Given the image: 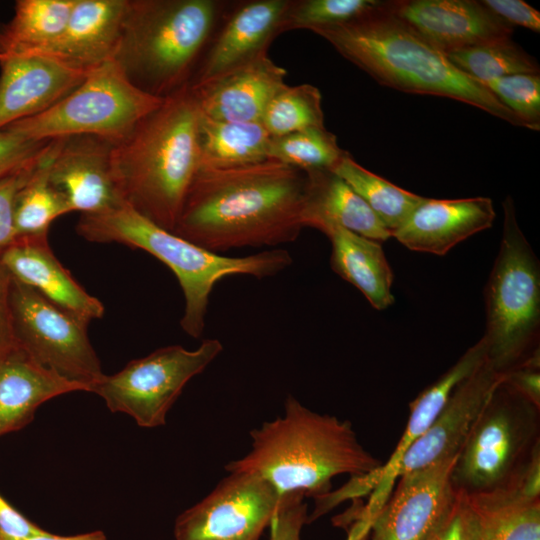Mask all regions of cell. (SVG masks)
Here are the masks:
<instances>
[{
	"mask_svg": "<svg viewBox=\"0 0 540 540\" xmlns=\"http://www.w3.org/2000/svg\"><path fill=\"white\" fill-rule=\"evenodd\" d=\"M307 194V173L272 159L200 168L172 232L218 254L290 243L305 227Z\"/></svg>",
	"mask_w": 540,
	"mask_h": 540,
	"instance_id": "6da1fadb",
	"label": "cell"
},
{
	"mask_svg": "<svg viewBox=\"0 0 540 540\" xmlns=\"http://www.w3.org/2000/svg\"><path fill=\"white\" fill-rule=\"evenodd\" d=\"M348 61L384 86L414 94L457 100L512 125L521 121L486 87L459 70L382 3L345 24L311 30Z\"/></svg>",
	"mask_w": 540,
	"mask_h": 540,
	"instance_id": "7a4b0ae2",
	"label": "cell"
},
{
	"mask_svg": "<svg viewBox=\"0 0 540 540\" xmlns=\"http://www.w3.org/2000/svg\"><path fill=\"white\" fill-rule=\"evenodd\" d=\"M201 112L190 83L164 98L111 152L121 200L173 231L200 166Z\"/></svg>",
	"mask_w": 540,
	"mask_h": 540,
	"instance_id": "3957f363",
	"label": "cell"
},
{
	"mask_svg": "<svg viewBox=\"0 0 540 540\" xmlns=\"http://www.w3.org/2000/svg\"><path fill=\"white\" fill-rule=\"evenodd\" d=\"M251 450L225 466L253 473L281 495L319 497L341 474L365 476L383 465L358 441L352 423L316 413L289 395L284 413L250 431Z\"/></svg>",
	"mask_w": 540,
	"mask_h": 540,
	"instance_id": "277c9868",
	"label": "cell"
},
{
	"mask_svg": "<svg viewBox=\"0 0 540 540\" xmlns=\"http://www.w3.org/2000/svg\"><path fill=\"white\" fill-rule=\"evenodd\" d=\"M75 229L90 242L120 243L144 250L164 263L175 274L184 295L181 328L193 338L204 331L210 294L218 281L232 275L272 277L293 263L285 249L240 257L208 251L158 226L125 203L81 214Z\"/></svg>",
	"mask_w": 540,
	"mask_h": 540,
	"instance_id": "5b68a950",
	"label": "cell"
},
{
	"mask_svg": "<svg viewBox=\"0 0 540 540\" xmlns=\"http://www.w3.org/2000/svg\"><path fill=\"white\" fill-rule=\"evenodd\" d=\"M220 8L214 0H127L113 60L135 87L166 98L190 83Z\"/></svg>",
	"mask_w": 540,
	"mask_h": 540,
	"instance_id": "8992f818",
	"label": "cell"
},
{
	"mask_svg": "<svg viewBox=\"0 0 540 540\" xmlns=\"http://www.w3.org/2000/svg\"><path fill=\"white\" fill-rule=\"evenodd\" d=\"M539 475L540 407L501 380L456 457L452 486L467 496L540 495Z\"/></svg>",
	"mask_w": 540,
	"mask_h": 540,
	"instance_id": "52a82bcc",
	"label": "cell"
},
{
	"mask_svg": "<svg viewBox=\"0 0 540 540\" xmlns=\"http://www.w3.org/2000/svg\"><path fill=\"white\" fill-rule=\"evenodd\" d=\"M500 247L485 290L486 360L504 374L539 349L540 263L521 230L512 197L502 203Z\"/></svg>",
	"mask_w": 540,
	"mask_h": 540,
	"instance_id": "ba28073f",
	"label": "cell"
},
{
	"mask_svg": "<svg viewBox=\"0 0 540 540\" xmlns=\"http://www.w3.org/2000/svg\"><path fill=\"white\" fill-rule=\"evenodd\" d=\"M163 100L135 87L110 60L50 108L3 129L37 142L93 135L116 144Z\"/></svg>",
	"mask_w": 540,
	"mask_h": 540,
	"instance_id": "9c48e42d",
	"label": "cell"
},
{
	"mask_svg": "<svg viewBox=\"0 0 540 540\" xmlns=\"http://www.w3.org/2000/svg\"><path fill=\"white\" fill-rule=\"evenodd\" d=\"M222 351V343L214 338L194 350L165 346L131 360L117 373L104 374L90 392L100 396L111 412L129 415L140 427L162 426L185 385Z\"/></svg>",
	"mask_w": 540,
	"mask_h": 540,
	"instance_id": "30bf717a",
	"label": "cell"
},
{
	"mask_svg": "<svg viewBox=\"0 0 540 540\" xmlns=\"http://www.w3.org/2000/svg\"><path fill=\"white\" fill-rule=\"evenodd\" d=\"M10 303L17 345L41 366L90 392L104 373L88 323L13 277Z\"/></svg>",
	"mask_w": 540,
	"mask_h": 540,
	"instance_id": "8fae6325",
	"label": "cell"
},
{
	"mask_svg": "<svg viewBox=\"0 0 540 540\" xmlns=\"http://www.w3.org/2000/svg\"><path fill=\"white\" fill-rule=\"evenodd\" d=\"M282 496L260 476L229 472L175 520V540H259Z\"/></svg>",
	"mask_w": 540,
	"mask_h": 540,
	"instance_id": "7c38bea8",
	"label": "cell"
},
{
	"mask_svg": "<svg viewBox=\"0 0 540 540\" xmlns=\"http://www.w3.org/2000/svg\"><path fill=\"white\" fill-rule=\"evenodd\" d=\"M456 457L398 476L392 496L372 520L371 540H427L455 501L451 473Z\"/></svg>",
	"mask_w": 540,
	"mask_h": 540,
	"instance_id": "4fadbf2b",
	"label": "cell"
},
{
	"mask_svg": "<svg viewBox=\"0 0 540 540\" xmlns=\"http://www.w3.org/2000/svg\"><path fill=\"white\" fill-rule=\"evenodd\" d=\"M501 380L485 360L457 385L431 426L406 449L386 479L456 457Z\"/></svg>",
	"mask_w": 540,
	"mask_h": 540,
	"instance_id": "5bb4252c",
	"label": "cell"
},
{
	"mask_svg": "<svg viewBox=\"0 0 540 540\" xmlns=\"http://www.w3.org/2000/svg\"><path fill=\"white\" fill-rule=\"evenodd\" d=\"M113 143L93 135L56 139L49 179L71 211L97 213L124 203L111 168Z\"/></svg>",
	"mask_w": 540,
	"mask_h": 540,
	"instance_id": "9a60e30c",
	"label": "cell"
},
{
	"mask_svg": "<svg viewBox=\"0 0 540 540\" xmlns=\"http://www.w3.org/2000/svg\"><path fill=\"white\" fill-rule=\"evenodd\" d=\"M391 10L445 54L484 42L509 39L513 26L481 1L397 0Z\"/></svg>",
	"mask_w": 540,
	"mask_h": 540,
	"instance_id": "2e32d148",
	"label": "cell"
},
{
	"mask_svg": "<svg viewBox=\"0 0 540 540\" xmlns=\"http://www.w3.org/2000/svg\"><path fill=\"white\" fill-rule=\"evenodd\" d=\"M0 70V130L50 108L88 74L40 54H1Z\"/></svg>",
	"mask_w": 540,
	"mask_h": 540,
	"instance_id": "e0dca14e",
	"label": "cell"
},
{
	"mask_svg": "<svg viewBox=\"0 0 540 540\" xmlns=\"http://www.w3.org/2000/svg\"><path fill=\"white\" fill-rule=\"evenodd\" d=\"M287 71L262 52L201 84H190L201 113L229 122H261L270 100L287 84Z\"/></svg>",
	"mask_w": 540,
	"mask_h": 540,
	"instance_id": "ac0fdd59",
	"label": "cell"
},
{
	"mask_svg": "<svg viewBox=\"0 0 540 540\" xmlns=\"http://www.w3.org/2000/svg\"><path fill=\"white\" fill-rule=\"evenodd\" d=\"M495 216L489 197H425L391 237L409 250L443 256L460 242L489 229Z\"/></svg>",
	"mask_w": 540,
	"mask_h": 540,
	"instance_id": "d6986e66",
	"label": "cell"
},
{
	"mask_svg": "<svg viewBox=\"0 0 540 540\" xmlns=\"http://www.w3.org/2000/svg\"><path fill=\"white\" fill-rule=\"evenodd\" d=\"M0 262L14 279L88 324L103 317L102 302L61 264L49 246L47 234L17 237L0 254Z\"/></svg>",
	"mask_w": 540,
	"mask_h": 540,
	"instance_id": "ffe728a7",
	"label": "cell"
},
{
	"mask_svg": "<svg viewBox=\"0 0 540 540\" xmlns=\"http://www.w3.org/2000/svg\"><path fill=\"white\" fill-rule=\"evenodd\" d=\"M127 0H75L62 35L38 53L89 73L113 60Z\"/></svg>",
	"mask_w": 540,
	"mask_h": 540,
	"instance_id": "44dd1931",
	"label": "cell"
},
{
	"mask_svg": "<svg viewBox=\"0 0 540 540\" xmlns=\"http://www.w3.org/2000/svg\"><path fill=\"white\" fill-rule=\"evenodd\" d=\"M291 0L247 2L237 9L211 46L190 84L207 82L268 50L280 34V24Z\"/></svg>",
	"mask_w": 540,
	"mask_h": 540,
	"instance_id": "7402d4cb",
	"label": "cell"
},
{
	"mask_svg": "<svg viewBox=\"0 0 540 540\" xmlns=\"http://www.w3.org/2000/svg\"><path fill=\"white\" fill-rule=\"evenodd\" d=\"M75 391L85 388L41 366L17 345L0 360V437L30 424L46 401Z\"/></svg>",
	"mask_w": 540,
	"mask_h": 540,
	"instance_id": "603a6c76",
	"label": "cell"
},
{
	"mask_svg": "<svg viewBox=\"0 0 540 540\" xmlns=\"http://www.w3.org/2000/svg\"><path fill=\"white\" fill-rule=\"evenodd\" d=\"M306 173L308 194L305 227L322 231L327 226L335 225L379 243L391 238V232L368 204L332 170Z\"/></svg>",
	"mask_w": 540,
	"mask_h": 540,
	"instance_id": "cb8c5ba5",
	"label": "cell"
},
{
	"mask_svg": "<svg viewBox=\"0 0 540 540\" xmlns=\"http://www.w3.org/2000/svg\"><path fill=\"white\" fill-rule=\"evenodd\" d=\"M321 232L331 242L332 270L356 287L376 310L391 306L394 275L381 243L335 225Z\"/></svg>",
	"mask_w": 540,
	"mask_h": 540,
	"instance_id": "d4e9b609",
	"label": "cell"
},
{
	"mask_svg": "<svg viewBox=\"0 0 540 540\" xmlns=\"http://www.w3.org/2000/svg\"><path fill=\"white\" fill-rule=\"evenodd\" d=\"M271 138L261 122L220 121L201 113L199 169L236 167L267 160Z\"/></svg>",
	"mask_w": 540,
	"mask_h": 540,
	"instance_id": "484cf974",
	"label": "cell"
},
{
	"mask_svg": "<svg viewBox=\"0 0 540 540\" xmlns=\"http://www.w3.org/2000/svg\"><path fill=\"white\" fill-rule=\"evenodd\" d=\"M486 360V345L481 338L468 348L458 361L426 387L410 404V415L394 452L385 465L372 473L375 483L386 479L406 449L434 422L457 385Z\"/></svg>",
	"mask_w": 540,
	"mask_h": 540,
	"instance_id": "4316f807",
	"label": "cell"
},
{
	"mask_svg": "<svg viewBox=\"0 0 540 540\" xmlns=\"http://www.w3.org/2000/svg\"><path fill=\"white\" fill-rule=\"evenodd\" d=\"M75 0H18L0 29L1 54H38L64 32Z\"/></svg>",
	"mask_w": 540,
	"mask_h": 540,
	"instance_id": "83f0119b",
	"label": "cell"
},
{
	"mask_svg": "<svg viewBox=\"0 0 540 540\" xmlns=\"http://www.w3.org/2000/svg\"><path fill=\"white\" fill-rule=\"evenodd\" d=\"M468 498L481 519L477 540H540V496L508 491Z\"/></svg>",
	"mask_w": 540,
	"mask_h": 540,
	"instance_id": "f1b7e54d",
	"label": "cell"
},
{
	"mask_svg": "<svg viewBox=\"0 0 540 540\" xmlns=\"http://www.w3.org/2000/svg\"><path fill=\"white\" fill-rule=\"evenodd\" d=\"M55 145L56 139L47 143L37 167L17 194L14 208L16 238L48 234L55 219L72 212L64 195L49 179Z\"/></svg>",
	"mask_w": 540,
	"mask_h": 540,
	"instance_id": "f546056e",
	"label": "cell"
},
{
	"mask_svg": "<svg viewBox=\"0 0 540 540\" xmlns=\"http://www.w3.org/2000/svg\"><path fill=\"white\" fill-rule=\"evenodd\" d=\"M331 170L351 186L391 233L425 199L367 170L347 151Z\"/></svg>",
	"mask_w": 540,
	"mask_h": 540,
	"instance_id": "4dcf8cb0",
	"label": "cell"
},
{
	"mask_svg": "<svg viewBox=\"0 0 540 540\" xmlns=\"http://www.w3.org/2000/svg\"><path fill=\"white\" fill-rule=\"evenodd\" d=\"M446 56L459 70L481 84L513 74H539L537 61L511 38L458 49Z\"/></svg>",
	"mask_w": 540,
	"mask_h": 540,
	"instance_id": "1f68e13d",
	"label": "cell"
},
{
	"mask_svg": "<svg viewBox=\"0 0 540 540\" xmlns=\"http://www.w3.org/2000/svg\"><path fill=\"white\" fill-rule=\"evenodd\" d=\"M261 123L271 137L325 127L319 89L311 84L286 85L268 103Z\"/></svg>",
	"mask_w": 540,
	"mask_h": 540,
	"instance_id": "d6a6232c",
	"label": "cell"
},
{
	"mask_svg": "<svg viewBox=\"0 0 540 540\" xmlns=\"http://www.w3.org/2000/svg\"><path fill=\"white\" fill-rule=\"evenodd\" d=\"M344 153L333 133L325 127H312L272 137L268 159L308 172L331 170Z\"/></svg>",
	"mask_w": 540,
	"mask_h": 540,
	"instance_id": "836d02e7",
	"label": "cell"
},
{
	"mask_svg": "<svg viewBox=\"0 0 540 540\" xmlns=\"http://www.w3.org/2000/svg\"><path fill=\"white\" fill-rule=\"evenodd\" d=\"M378 0L291 1L280 24V34L292 29L330 27L348 23L378 7Z\"/></svg>",
	"mask_w": 540,
	"mask_h": 540,
	"instance_id": "e575fe53",
	"label": "cell"
},
{
	"mask_svg": "<svg viewBox=\"0 0 540 540\" xmlns=\"http://www.w3.org/2000/svg\"><path fill=\"white\" fill-rule=\"evenodd\" d=\"M482 85L521 121L523 127L540 130L539 74H513Z\"/></svg>",
	"mask_w": 540,
	"mask_h": 540,
	"instance_id": "d590c367",
	"label": "cell"
},
{
	"mask_svg": "<svg viewBox=\"0 0 540 540\" xmlns=\"http://www.w3.org/2000/svg\"><path fill=\"white\" fill-rule=\"evenodd\" d=\"M45 146L23 164L0 178V254L16 239L14 226L16 197L37 167Z\"/></svg>",
	"mask_w": 540,
	"mask_h": 540,
	"instance_id": "8d00e7d4",
	"label": "cell"
},
{
	"mask_svg": "<svg viewBox=\"0 0 540 540\" xmlns=\"http://www.w3.org/2000/svg\"><path fill=\"white\" fill-rule=\"evenodd\" d=\"M480 524V515L468 496L456 491L449 514L427 540H477Z\"/></svg>",
	"mask_w": 540,
	"mask_h": 540,
	"instance_id": "74e56055",
	"label": "cell"
},
{
	"mask_svg": "<svg viewBox=\"0 0 540 540\" xmlns=\"http://www.w3.org/2000/svg\"><path fill=\"white\" fill-rule=\"evenodd\" d=\"M301 494L283 495L269 525L270 540H301V531L308 523L307 504Z\"/></svg>",
	"mask_w": 540,
	"mask_h": 540,
	"instance_id": "f35d334b",
	"label": "cell"
},
{
	"mask_svg": "<svg viewBox=\"0 0 540 540\" xmlns=\"http://www.w3.org/2000/svg\"><path fill=\"white\" fill-rule=\"evenodd\" d=\"M502 381L540 407V350L524 362L502 374Z\"/></svg>",
	"mask_w": 540,
	"mask_h": 540,
	"instance_id": "ab89813d",
	"label": "cell"
},
{
	"mask_svg": "<svg viewBox=\"0 0 540 540\" xmlns=\"http://www.w3.org/2000/svg\"><path fill=\"white\" fill-rule=\"evenodd\" d=\"M50 140L31 141L5 130H0V171H11L41 150Z\"/></svg>",
	"mask_w": 540,
	"mask_h": 540,
	"instance_id": "60d3db41",
	"label": "cell"
},
{
	"mask_svg": "<svg viewBox=\"0 0 540 540\" xmlns=\"http://www.w3.org/2000/svg\"><path fill=\"white\" fill-rule=\"evenodd\" d=\"M482 4L511 26L540 32V13L522 0H483Z\"/></svg>",
	"mask_w": 540,
	"mask_h": 540,
	"instance_id": "b9f144b4",
	"label": "cell"
},
{
	"mask_svg": "<svg viewBox=\"0 0 540 540\" xmlns=\"http://www.w3.org/2000/svg\"><path fill=\"white\" fill-rule=\"evenodd\" d=\"M43 531L0 493V540H20Z\"/></svg>",
	"mask_w": 540,
	"mask_h": 540,
	"instance_id": "7bdbcfd3",
	"label": "cell"
},
{
	"mask_svg": "<svg viewBox=\"0 0 540 540\" xmlns=\"http://www.w3.org/2000/svg\"><path fill=\"white\" fill-rule=\"evenodd\" d=\"M11 285L12 276L0 262V360L17 346L10 303Z\"/></svg>",
	"mask_w": 540,
	"mask_h": 540,
	"instance_id": "ee69618b",
	"label": "cell"
},
{
	"mask_svg": "<svg viewBox=\"0 0 540 540\" xmlns=\"http://www.w3.org/2000/svg\"><path fill=\"white\" fill-rule=\"evenodd\" d=\"M20 540H107V538L105 533L101 530H95L71 536L56 535L44 530L42 533L32 535L30 537Z\"/></svg>",
	"mask_w": 540,
	"mask_h": 540,
	"instance_id": "f6af8a7d",
	"label": "cell"
},
{
	"mask_svg": "<svg viewBox=\"0 0 540 540\" xmlns=\"http://www.w3.org/2000/svg\"><path fill=\"white\" fill-rule=\"evenodd\" d=\"M12 171V170H11ZM11 171H0V178Z\"/></svg>",
	"mask_w": 540,
	"mask_h": 540,
	"instance_id": "bcb514c9",
	"label": "cell"
}]
</instances>
